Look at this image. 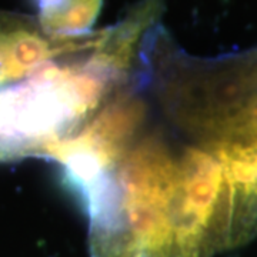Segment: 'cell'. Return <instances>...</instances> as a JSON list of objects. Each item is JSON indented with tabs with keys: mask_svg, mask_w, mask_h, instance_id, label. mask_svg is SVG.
Instances as JSON below:
<instances>
[{
	"mask_svg": "<svg viewBox=\"0 0 257 257\" xmlns=\"http://www.w3.org/2000/svg\"><path fill=\"white\" fill-rule=\"evenodd\" d=\"M138 39L123 23L72 36L57 55L0 76V163L50 159L128 73Z\"/></svg>",
	"mask_w": 257,
	"mask_h": 257,
	"instance_id": "cell-1",
	"label": "cell"
},
{
	"mask_svg": "<svg viewBox=\"0 0 257 257\" xmlns=\"http://www.w3.org/2000/svg\"><path fill=\"white\" fill-rule=\"evenodd\" d=\"M39 23L55 36L90 32L100 13L101 0H37Z\"/></svg>",
	"mask_w": 257,
	"mask_h": 257,
	"instance_id": "cell-2",
	"label": "cell"
}]
</instances>
